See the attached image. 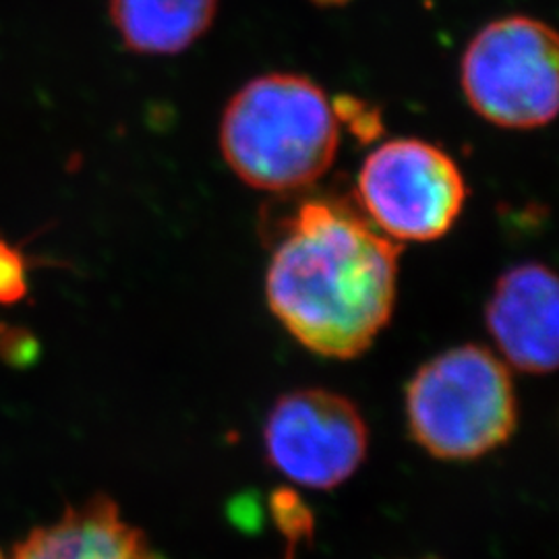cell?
Wrapping results in <instances>:
<instances>
[{
    "label": "cell",
    "instance_id": "6da1fadb",
    "mask_svg": "<svg viewBox=\"0 0 559 559\" xmlns=\"http://www.w3.org/2000/svg\"><path fill=\"white\" fill-rule=\"evenodd\" d=\"M400 251V242L348 207L305 201L267 265V307L313 355L357 359L392 320Z\"/></svg>",
    "mask_w": 559,
    "mask_h": 559
},
{
    "label": "cell",
    "instance_id": "7a4b0ae2",
    "mask_svg": "<svg viewBox=\"0 0 559 559\" xmlns=\"http://www.w3.org/2000/svg\"><path fill=\"white\" fill-rule=\"evenodd\" d=\"M338 143L334 104L305 75L255 78L222 112V156L258 191L293 193L318 182L336 160Z\"/></svg>",
    "mask_w": 559,
    "mask_h": 559
},
{
    "label": "cell",
    "instance_id": "3957f363",
    "mask_svg": "<svg viewBox=\"0 0 559 559\" xmlns=\"http://www.w3.org/2000/svg\"><path fill=\"white\" fill-rule=\"evenodd\" d=\"M413 440L440 460H475L501 448L519 425L508 365L480 344H462L427 360L406 385Z\"/></svg>",
    "mask_w": 559,
    "mask_h": 559
},
{
    "label": "cell",
    "instance_id": "277c9868",
    "mask_svg": "<svg viewBox=\"0 0 559 559\" xmlns=\"http://www.w3.org/2000/svg\"><path fill=\"white\" fill-rule=\"evenodd\" d=\"M460 83L480 119L512 131L547 127L558 115V34L524 15L493 21L466 46Z\"/></svg>",
    "mask_w": 559,
    "mask_h": 559
},
{
    "label": "cell",
    "instance_id": "5b68a950",
    "mask_svg": "<svg viewBox=\"0 0 559 559\" xmlns=\"http://www.w3.org/2000/svg\"><path fill=\"white\" fill-rule=\"evenodd\" d=\"M360 207L388 239L431 242L459 222L468 187L459 164L429 141L381 143L360 166Z\"/></svg>",
    "mask_w": 559,
    "mask_h": 559
},
{
    "label": "cell",
    "instance_id": "8992f818",
    "mask_svg": "<svg viewBox=\"0 0 559 559\" xmlns=\"http://www.w3.org/2000/svg\"><path fill=\"white\" fill-rule=\"evenodd\" d=\"M263 448L286 479L309 489H334L367 459L369 429L353 400L305 388L274 402L263 425Z\"/></svg>",
    "mask_w": 559,
    "mask_h": 559
},
{
    "label": "cell",
    "instance_id": "52a82bcc",
    "mask_svg": "<svg viewBox=\"0 0 559 559\" xmlns=\"http://www.w3.org/2000/svg\"><path fill=\"white\" fill-rule=\"evenodd\" d=\"M559 286L551 267L524 261L501 274L485 321L500 359L522 373L547 376L558 367Z\"/></svg>",
    "mask_w": 559,
    "mask_h": 559
},
{
    "label": "cell",
    "instance_id": "ba28073f",
    "mask_svg": "<svg viewBox=\"0 0 559 559\" xmlns=\"http://www.w3.org/2000/svg\"><path fill=\"white\" fill-rule=\"evenodd\" d=\"M11 559H166L145 533L104 496L69 506L59 519L34 528Z\"/></svg>",
    "mask_w": 559,
    "mask_h": 559
},
{
    "label": "cell",
    "instance_id": "9c48e42d",
    "mask_svg": "<svg viewBox=\"0 0 559 559\" xmlns=\"http://www.w3.org/2000/svg\"><path fill=\"white\" fill-rule=\"evenodd\" d=\"M218 0H110V17L138 55L170 57L191 48L214 25Z\"/></svg>",
    "mask_w": 559,
    "mask_h": 559
},
{
    "label": "cell",
    "instance_id": "30bf717a",
    "mask_svg": "<svg viewBox=\"0 0 559 559\" xmlns=\"http://www.w3.org/2000/svg\"><path fill=\"white\" fill-rule=\"evenodd\" d=\"M41 357L38 336L15 323L0 321V360L11 369H32Z\"/></svg>",
    "mask_w": 559,
    "mask_h": 559
},
{
    "label": "cell",
    "instance_id": "8fae6325",
    "mask_svg": "<svg viewBox=\"0 0 559 559\" xmlns=\"http://www.w3.org/2000/svg\"><path fill=\"white\" fill-rule=\"evenodd\" d=\"M27 297V261L20 249L0 239V305H15Z\"/></svg>",
    "mask_w": 559,
    "mask_h": 559
},
{
    "label": "cell",
    "instance_id": "7c38bea8",
    "mask_svg": "<svg viewBox=\"0 0 559 559\" xmlns=\"http://www.w3.org/2000/svg\"><path fill=\"white\" fill-rule=\"evenodd\" d=\"M338 120H344L359 138H376L380 133L381 119L378 110H371L365 102L342 98L334 104Z\"/></svg>",
    "mask_w": 559,
    "mask_h": 559
},
{
    "label": "cell",
    "instance_id": "4fadbf2b",
    "mask_svg": "<svg viewBox=\"0 0 559 559\" xmlns=\"http://www.w3.org/2000/svg\"><path fill=\"white\" fill-rule=\"evenodd\" d=\"M313 4H318V7H342V4H346L348 0H311Z\"/></svg>",
    "mask_w": 559,
    "mask_h": 559
}]
</instances>
